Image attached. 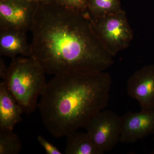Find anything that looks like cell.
<instances>
[{
  "label": "cell",
  "mask_w": 154,
  "mask_h": 154,
  "mask_svg": "<svg viewBox=\"0 0 154 154\" xmlns=\"http://www.w3.org/2000/svg\"><path fill=\"white\" fill-rule=\"evenodd\" d=\"M30 31L32 57L47 74L105 71L114 62L88 11H75L55 0L38 4Z\"/></svg>",
  "instance_id": "cell-1"
},
{
  "label": "cell",
  "mask_w": 154,
  "mask_h": 154,
  "mask_svg": "<svg viewBox=\"0 0 154 154\" xmlns=\"http://www.w3.org/2000/svg\"><path fill=\"white\" fill-rule=\"evenodd\" d=\"M111 84L110 75L105 71L54 75L38 105L45 127L57 138L85 128L93 116L107 107Z\"/></svg>",
  "instance_id": "cell-2"
},
{
  "label": "cell",
  "mask_w": 154,
  "mask_h": 154,
  "mask_svg": "<svg viewBox=\"0 0 154 154\" xmlns=\"http://www.w3.org/2000/svg\"><path fill=\"white\" fill-rule=\"evenodd\" d=\"M44 69L34 58L18 57L12 59L3 82L24 113L38 108V98L47 85Z\"/></svg>",
  "instance_id": "cell-3"
},
{
  "label": "cell",
  "mask_w": 154,
  "mask_h": 154,
  "mask_svg": "<svg viewBox=\"0 0 154 154\" xmlns=\"http://www.w3.org/2000/svg\"><path fill=\"white\" fill-rule=\"evenodd\" d=\"M90 17L96 34L113 57L128 47L134 34L125 11L102 17Z\"/></svg>",
  "instance_id": "cell-4"
},
{
  "label": "cell",
  "mask_w": 154,
  "mask_h": 154,
  "mask_svg": "<svg viewBox=\"0 0 154 154\" xmlns=\"http://www.w3.org/2000/svg\"><path fill=\"white\" fill-rule=\"evenodd\" d=\"M85 128L94 143L105 153L119 142L121 117L112 110L104 109L93 116Z\"/></svg>",
  "instance_id": "cell-5"
},
{
  "label": "cell",
  "mask_w": 154,
  "mask_h": 154,
  "mask_svg": "<svg viewBox=\"0 0 154 154\" xmlns=\"http://www.w3.org/2000/svg\"><path fill=\"white\" fill-rule=\"evenodd\" d=\"M37 4L30 0L0 1V29L31 30Z\"/></svg>",
  "instance_id": "cell-6"
},
{
  "label": "cell",
  "mask_w": 154,
  "mask_h": 154,
  "mask_svg": "<svg viewBox=\"0 0 154 154\" xmlns=\"http://www.w3.org/2000/svg\"><path fill=\"white\" fill-rule=\"evenodd\" d=\"M128 96L136 100L142 110H154V65L141 68L127 82Z\"/></svg>",
  "instance_id": "cell-7"
},
{
  "label": "cell",
  "mask_w": 154,
  "mask_h": 154,
  "mask_svg": "<svg viewBox=\"0 0 154 154\" xmlns=\"http://www.w3.org/2000/svg\"><path fill=\"white\" fill-rule=\"evenodd\" d=\"M154 135V110L128 112L121 117L119 142L131 143Z\"/></svg>",
  "instance_id": "cell-8"
},
{
  "label": "cell",
  "mask_w": 154,
  "mask_h": 154,
  "mask_svg": "<svg viewBox=\"0 0 154 154\" xmlns=\"http://www.w3.org/2000/svg\"><path fill=\"white\" fill-rule=\"evenodd\" d=\"M27 32L13 29H0V54L11 58L18 56L32 57L30 43H28Z\"/></svg>",
  "instance_id": "cell-9"
},
{
  "label": "cell",
  "mask_w": 154,
  "mask_h": 154,
  "mask_svg": "<svg viewBox=\"0 0 154 154\" xmlns=\"http://www.w3.org/2000/svg\"><path fill=\"white\" fill-rule=\"evenodd\" d=\"M24 111L4 82L0 83V129L14 130L22 120Z\"/></svg>",
  "instance_id": "cell-10"
},
{
  "label": "cell",
  "mask_w": 154,
  "mask_h": 154,
  "mask_svg": "<svg viewBox=\"0 0 154 154\" xmlns=\"http://www.w3.org/2000/svg\"><path fill=\"white\" fill-rule=\"evenodd\" d=\"M65 149L66 154H103L89 135L76 131L68 135Z\"/></svg>",
  "instance_id": "cell-11"
},
{
  "label": "cell",
  "mask_w": 154,
  "mask_h": 154,
  "mask_svg": "<svg viewBox=\"0 0 154 154\" xmlns=\"http://www.w3.org/2000/svg\"><path fill=\"white\" fill-rule=\"evenodd\" d=\"M88 10L91 17L96 18L123 11L120 0H88Z\"/></svg>",
  "instance_id": "cell-12"
},
{
  "label": "cell",
  "mask_w": 154,
  "mask_h": 154,
  "mask_svg": "<svg viewBox=\"0 0 154 154\" xmlns=\"http://www.w3.org/2000/svg\"><path fill=\"white\" fill-rule=\"evenodd\" d=\"M22 148L19 136L13 130L0 129V154H18Z\"/></svg>",
  "instance_id": "cell-13"
},
{
  "label": "cell",
  "mask_w": 154,
  "mask_h": 154,
  "mask_svg": "<svg viewBox=\"0 0 154 154\" xmlns=\"http://www.w3.org/2000/svg\"><path fill=\"white\" fill-rule=\"evenodd\" d=\"M55 1L61 5L80 13H86L88 11V0H55Z\"/></svg>",
  "instance_id": "cell-14"
},
{
  "label": "cell",
  "mask_w": 154,
  "mask_h": 154,
  "mask_svg": "<svg viewBox=\"0 0 154 154\" xmlns=\"http://www.w3.org/2000/svg\"><path fill=\"white\" fill-rule=\"evenodd\" d=\"M38 142L44 149L47 154H62L63 153L56 146L48 141L43 136L39 135L37 136Z\"/></svg>",
  "instance_id": "cell-15"
},
{
  "label": "cell",
  "mask_w": 154,
  "mask_h": 154,
  "mask_svg": "<svg viewBox=\"0 0 154 154\" xmlns=\"http://www.w3.org/2000/svg\"><path fill=\"white\" fill-rule=\"evenodd\" d=\"M9 67H7L5 61L0 59V78L2 81L5 79L8 72Z\"/></svg>",
  "instance_id": "cell-16"
},
{
  "label": "cell",
  "mask_w": 154,
  "mask_h": 154,
  "mask_svg": "<svg viewBox=\"0 0 154 154\" xmlns=\"http://www.w3.org/2000/svg\"><path fill=\"white\" fill-rule=\"evenodd\" d=\"M37 4H47L52 2L54 0H30Z\"/></svg>",
  "instance_id": "cell-17"
},
{
  "label": "cell",
  "mask_w": 154,
  "mask_h": 154,
  "mask_svg": "<svg viewBox=\"0 0 154 154\" xmlns=\"http://www.w3.org/2000/svg\"><path fill=\"white\" fill-rule=\"evenodd\" d=\"M5 1V0H0V1Z\"/></svg>",
  "instance_id": "cell-18"
},
{
  "label": "cell",
  "mask_w": 154,
  "mask_h": 154,
  "mask_svg": "<svg viewBox=\"0 0 154 154\" xmlns=\"http://www.w3.org/2000/svg\"><path fill=\"white\" fill-rule=\"evenodd\" d=\"M153 140H154V138H153Z\"/></svg>",
  "instance_id": "cell-19"
}]
</instances>
